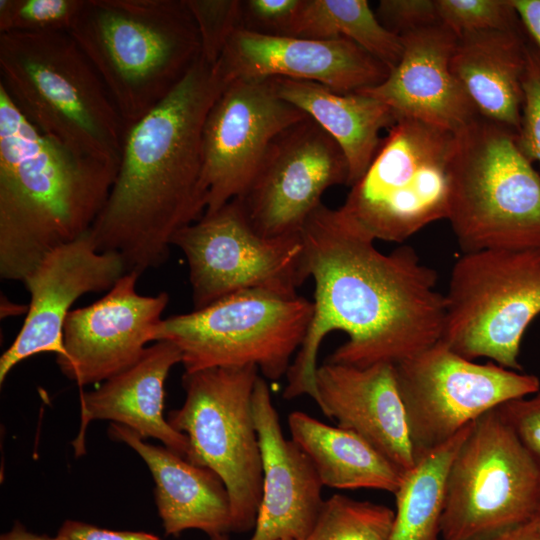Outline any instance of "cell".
Segmentation results:
<instances>
[{
  "label": "cell",
  "mask_w": 540,
  "mask_h": 540,
  "mask_svg": "<svg viewBox=\"0 0 540 540\" xmlns=\"http://www.w3.org/2000/svg\"><path fill=\"white\" fill-rule=\"evenodd\" d=\"M300 233L314 311L286 374V400L308 395L317 403V356L332 331L348 338L325 361L360 368L396 365L441 339L445 296L436 289V271L412 247L383 253L341 208L323 203Z\"/></svg>",
  "instance_id": "6da1fadb"
},
{
  "label": "cell",
  "mask_w": 540,
  "mask_h": 540,
  "mask_svg": "<svg viewBox=\"0 0 540 540\" xmlns=\"http://www.w3.org/2000/svg\"><path fill=\"white\" fill-rule=\"evenodd\" d=\"M227 85L200 55L157 106L126 127L116 179L90 234L98 251L121 255L127 272L161 266L175 234L204 215L202 131Z\"/></svg>",
  "instance_id": "7a4b0ae2"
},
{
  "label": "cell",
  "mask_w": 540,
  "mask_h": 540,
  "mask_svg": "<svg viewBox=\"0 0 540 540\" xmlns=\"http://www.w3.org/2000/svg\"><path fill=\"white\" fill-rule=\"evenodd\" d=\"M118 168L40 132L0 84V276L22 281L54 248L88 232Z\"/></svg>",
  "instance_id": "3957f363"
},
{
  "label": "cell",
  "mask_w": 540,
  "mask_h": 540,
  "mask_svg": "<svg viewBox=\"0 0 540 540\" xmlns=\"http://www.w3.org/2000/svg\"><path fill=\"white\" fill-rule=\"evenodd\" d=\"M69 34L126 127L157 106L201 55L185 0H86Z\"/></svg>",
  "instance_id": "277c9868"
},
{
  "label": "cell",
  "mask_w": 540,
  "mask_h": 540,
  "mask_svg": "<svg viewBox=\"0 0 540 540\" xmlns=\"http://www.w3.org/2000/svg\"><path fill=\"white\" fill-rule=\"evenodd\" d=\"M0 84L43 134L119 168L126 126L69 33L0 34Z\"/></svg>",
  "instance_id": "5b68a950"
},
{
  "label": "cell",
  "mask_w": 540,
  "mask_h": 540,
  "mask_svg": "<svg viewBox=\"0 0 540 540\" xmlns=\"http://www.w3.org/2000/svg\"><path fill=\"white\" fill-rule=\"evenodd\" d=\"M447 220L463 253L540 249V175L517 133L477 117L455 133Z\"/></svg>",
  "instance_id": "8992f818"
},
{
  "label": "cell",
  "mask_w": 540,
  "mask_h": 540,
  "mask_svg": "<svg viewBox=\"0 0 540 540\" xmlns=\"http://www.w3.org/2000/svg\"><path fill=\"white\" fill-rule=\"evenodd\" d=\"M313 311V301L298 294L244 290L163 318L154 342L174 343L185 372L254 365L265 378L278 380L302 345Z\"/></svg>",
  "instance_id": "52a82bcc"
},
{
  "label": "cell",
  "mask_w": 540,
  "mask_h": 540,
  "mask_svg": "<svg viewBox=\"0 0 540 540\" xmlns=\"http://www.w3.org/2000/svg\"><path fill=\"white\" fill-rule=\"evenodd\" d=\"M258 377L254 365L184 372V403L167 415L168 423L188 439L185 458L223 480L232 532L238 533L254 529L262 498V459L252 412Z\"/></svg>",
  "instance_id": "ba28073f"
},
{
  "label": "cell",
  "mask_w": 540,
  "mask_h": 540,
  "mask_svg": "<svg viewBox=\"0 0 540 540\" xmlns=\"http://www.w3.org/2000/svg\"><path fill=\"white\" fill-rule=\"evenodd\" d=\"M455 133L398 118L342 207L375 241L402 243L447 219Z\"/></svg>",
  "instance_id": "9c48e42d"
},
{
  "label": "cell",
  "mask_w": 540,
  "mask_h": 540,
  "mask_svg": "<svg viewBox=\"0 0 540 540\" xmlns=\"http://www.w3.org/2000/svg\"><path fill=\"white\" fill-rule=\"evenodd\" d=\"M441 340L461 356L522 371L523 335L540 314V249H486L455 262Z\"/></svg>",
  "instance_id": "30bf717a"
},
{
  "label": "cell",
  "mask_w": 540,
  "mask_h": 540,
  "mask_svg": "<svg viewBox=\"0 0 540 540\" xmlns=\"http://www.w3.org/2000/svg\"><path fill=\"white\" fill-rule=\"evenodd\" d=\"M442 540H472L528 523L540 503V472L497 408L478 419L446 478Z\"/></svg>",
  "instance_id": "8fae6325"
},
{
  "label": "cell",
  "mask_w": 540,
  "mask_h": 540,
  "mask_svg": "<svg viewBox=\"0 0 540 540\" xmlns=\"http://www.w3.org/2000/svg\"><path fill=\"white\" fill-rule=\"evenodd\" d=\"M394 367L416 461L486 412L540 390L536 375L475 363L441 339Z\"/></svg>",
  "instance_id": "7c38bea8"
},
{
  "label": "cell",
  "mask_w": 540,
  "mask_h": 540,
  "mask_svg": "<svg viewBox=\"0 0 540 540\" xmlns=\"http://www.w3.org/2000/svg\"><path fill=\"white\" fill-rule=\"evenodd\" d=\"M172 246L187 260L194 309L244 290L296 295L308 278L301 233L260 235L238 198L179 230Z\"/></svg>",
  "instance_id": "4fadbf2b"
},
{
  "label": "cell",
  "mask_w": 540,
  "mask_h": 540,
  "mask_svg": "<svg viewBox=\"0 0 540 540\" xmlns=\"http://www.w3.org/2000/svg\"><path fill=\"white\" fill-rule=\"evenodd\" d=\"M349 168L337 142L312 118L279 132L244 194V213L260 235L299 234L330 187L348 185Z\"/></svg>",
  "instance_id": "5bb4252c"
},
{
  "label": "cell",
  "mask_w": 540,
  "mask_h": 540,
  "mask_svg": "<svg viewBox=\"0 0 540 540\" xmlns=\"http://www.w3.org/2000/svg\"><path fill=\"white\" fill-rule=\"evenodd\" d=\"M306 117L276 94L272 78L229 82L210 108L202 131L204 214L242 196L272 139Z\"/></svg>",
  "instance_id": "9a60e30c"
},
{
  "label": "cell",
  "mask_w": 540,
  "mask_h": 540,
  "mask_svg": "<svg viewBox=\"0 0 540 540\" xmlns=\"http://www.w3.org/2000/svg\"><path fill=\"white\" fill-rule=\"evenodd\" d=\"M127 272L96 302L71 310L64 324L61 373L79 387L103 382L135 364L161 322L169 295H140Z\"/></svg>",
  "instance_id": "2e32d148"
},
{
  "label": "cell",
  "mask_w": 540,
  "mask_h": 540,
  "mask_svg": "<svg viewBox=\"0 0 540 540\" xmlns=\"http://www.w3.org/2000/svg\"><path fill=\"white\" fill-rule=\"evenodd\" d=\"M126 273L121 255L98 251L90 230L49 251L23 280L30 303L22 328L0 358V384L27 358L47 352L62 356L64 324L74 302L109 291Z\"/></svg>",
  "instance_id": "e0dca14e"
},
{
  "label": "cell",
  "mask_w": 540,
  "mask_h": 540,
  "mask_svg": "<svg viewBox=\"0 0 540 540\" xmlns=\"http://www.w3.org/2000/svg\"><path fill=\"white\" fill-rule=\"evenodd\" d=\"M215 67L227 83L283 77L311 81L341 93L382 83L390 69L346 38L313 40L268 36L237 29Z\"/></svg>",
  "instance_id": "ac0fdd59"
},
{
  "label": "cell",
  "mask_w": 540,
  "mask_h": 540,
  "mask_svg": "<svg viewBox=\"0 0 540 540\" xmlns=\"http://www.w3.org/2000/svg\"><path fill=\"white\" fill-rule=\"evenodd\" d=\"M252 412L258 434L262 498L249 540H303L323 506V484L307 454L285 438L270 388L258 377Z\"/></svg>",
  "instance_id": "d6986e66"
},
{
  "label": "cell",
  "mask_w": 540,
  "mask_h": 540,
  "mask_svg": "<svg viewBox=\"0 0 540 540\" xmlns=\"http://www.w3.org/2000/svg\"><path fill=\"white\" fill-rule=\"evenodd\" d=\"M400 37L397 66L382 83L358 93L385 103L396 120L412 118L454 133L479 117L451 69L458 37L442 24Z\"/></svg>",
  "instance_id": "ffe728a7"
},
{
  "label": "cell",
  "mask_w": 540,
  "mask_h": 540,
  "mask_svg": "<svg viewBox=\"0 0 540 540\" xmlns=\"http://www.w3.org/2000/svg\"><path fill=\"white\" fill-rule=\"evenodd\" d=\"M317 405L337 426L362 437L402 472L416 464L393 364L360 368L324 361Z\"/></svg>",
  "instance_id": "44dd1931"
},
{
  "label": "cell",
  "mask_w": 540,
  "mask_h": 540,
  "mask_svg": "<svg viewBox=\"0 0 540 540\" xmlns=\"http://www.w3.org/2000/svg\"><path fill=\"white\" fill-rule=\"evenodd\" d=\"M182 363L179 348L167 340L148 346L140 359L92 391L80 393V431L73 442L77 456L85 452V431L93 420H110L128 427L140 438L158 439L185 457L186 435L164 417L165 382L170 370Z\"/></svg>",
  "instance_id": "7402d4cb"
},
{
  "label": "cell",
  "mask_w": 540,
  "mask_h": 540,
  "mask_svg": "<svg viewBox=\"0 0 540 540\" xmlns=\"http://www.w3.org/2000/svg\"><path fill=\"white\" fill-rule=\"evenodd\" d=\"M108 435L133 449L155 482V503L166 535L198 529L209 537L232 532L228 491L213 470L195 465L165 446L145 442L126 426L111 423Z\"/></svg>",
  "instance_id": "603a6c76"
},
{
  "label": "cell",
  "mask_w": 540,
  "mask_h": 540,
  "mask_svg": "<svg viewBox=\"0 0 540 540\" xmlns=\"http://www.w3.org/2000/svg\"><path fill=\"white\" fill-rule=\"evenodd\" d=\"M528 35L521 30H484L457 38L451 69L478 115L517 133L524 103Z\"/></svg>",
  "instance_id": "cb8c5ba5"
},
{
  "label": "cell",
  "mask_w": 540,
  "mask_h": 540,
  "mask_svg": "<svg viewBox=\"0 0 540 540\" xmlns=\"http://www.w3.org/2000/svg\"><path fill=\"white\" fill-rule=\"evenodd\" d=\"M276 94L317 122L340 146L349 168L348 186L366 172L396 117L383 102L362 94H341L316 82L272 77Z\"/></svg>",
  "instance_id": "d4e9b609"
},
{
  "label": "cell",
  "mask_w": 540,
  "mask_h": 540,
  "mask_svg": "<svg viewBox=\"0 0 540 540\" xmlns=\"http://www.w3.org/2000/svg\"><path fill=\"white\" fill-rule=\"evenodd\" d=\"M291 439L307 454L323 484L340 490L392 493L405 473L352 431L327 425L302 411L288 416Z\"/></svg>",
  "instance_id": "484cf974"
},
{
  "label": "cell",
  "mask_w": 540,
  "mask_h": 540,
  "mask_svg": "<svg viewBox=\"0 0 540 540\" xmlns=\"http://www.w3.org/2000/svg\"><path fill=\"white\" fill-rule=\"evenodd\" d=\"M472 423L405 473L394 494L396 510L388 540H439L447 474Z\"/></svg>",
  "instance_id": "4316f807"
},
{
  "label": "cell",
  "mask_w": 540,
  "mask_h": 540,
  "mask_svg": "<svg viewBox=\"0 0 540 540\" xmlns=\"http://www.w3.org/2000/svg\"><path fill=\"white\" fill-rule=\"evenodd\" d=\"M288 37L346 38L390 71L397 66L403 53L401 37L381 24L366 0H301Z\"/></svg>",
  "instance_id": "83f0119b"
},
{
  "label": "cell",
  "mask_w": 540,
  "mask_h": 540,
  "mask_svg": "<svg viewBox=\"0 0 540 540\" xmlns=\"http://www.w3.org/2000/svg\"><path fill=\"white\" fill-rule=\"evenodd\" d=\"M394 517L385 505L335 494L324 500L303 540H388Z\"/></svg>",
  "instance_id": "f1b7e54d"
},
{
  "label": "cell",
  "mask_w": 540,
  "mask_h": 540,
  "mask_svg": "<svg viewBox=\"0 0 540 540\" xmlns=\"http://www.w3.org/2000/svg\"><path fill=\"white\" fill-rule=\"evenodd\" d=\"M86 0H0V34L69 33Z\"/></svg>",
  "instance_id": "f546056e"
},
{
  "label": "cell",
  "mask_w": 540,
  "mask_h": 540,
  "mask_svg": "<svg viewBox=\"0 0 540 540\" xmlns=\"http://www.w3.org/2000/svg\"><path fill=\"white\" fill-rule=\"evenodd\" d=\"M439 21L457 37L484 30L524 29L512 0H436Z\"/></svg>",
  "instance_id": "4dcf8cb0"
},
{
  "label": "cell",
  "mask_w": 540,
  "mask_h": 540,
  "mask_svg": "<svg viewBox=\"0 0 540 540\" xmlns=\"http://www.w3.org/2000/svg\"><path fill=\"white\" fill-rule=\"evenodd\" d=\"M201 42V56L215 65L234 32L240 28V0H185Z\"/></svg>",
  "instance_id": "1f68e13d"
},
{
  "label": "cell",
  "mask_w": 540,
  "mask_h": 540,
  "mask_svg": "<svg viewBox=\"0 0 540 540\" xmlns=\"http://www.w3.org/2000/svg\"><path fill=\"white\" fill-rule=\"evenodd\" d=\"M523 89L524 103L518 140L526 156L540 164V50L529 37Z\"/></svg>",
  "instance_id": "d6a6232c"
},
{
  "label": "cell",
  "mask_w": 540,
  "mask_h": 540,
  "mask_svg": "<svg viewBox=\"0 0 540 540\" xmlns=\"http://www.w3.org/2000/svg\"><path fill=\"white\" fill-rule=\"evenodd\" d=\"M301 0L241 1L240 28L268 36L288 37Z\"/></svg>",
  "instance_id": "836d02e7"
},
{
  "label": "cell",
  "mask_w": 540,
  "mask_h": 540,
  "mask_svg": "<svg viewBox=\"0 0 540 540\" xmlns=\"http://www.w3.org/2000/svg\"><path fill=\"white\" fill-rule=\"evenodd\" d=\"M497 409L540 472V390L507 401Z\"/></svg>",
  "instance_id": "e575fe53"
},
{
  "label": "cell",
  "mask_w": 540,
  "mask_h": 540,
  "mask_svg": "<svg viewBox=\"0 0 540 540\" xmlns=\"http://www.w3.org/2000/svg\"><path fill=\"white\" fill-rule=\"evenodd\" d=\"M376 16L396 35L441 24L436 0H381Z\"/></svg>",
  "instance_id": "d590c367"
},
{
  "label": "cell",
  "mask_w": 540,
  "mask_h": 540,
  "mask_svg": "<svg viewBox=\"0 0 540 540\" xmlns=\"http://www.w3.org/2000/svg\"><path fill=\"white\" fill-rule=\"evenodd\" d=\"M59 540H162L142 531H117L77 520H66L56 535Z\"/></svg>",
  "instance_id": "8d00e7d4"
},
{
  "label": "cell",
  "mask_w": 540,
  "mask_h": 540,
  "mask_svg": "<svg viewBox=\"0 0 540 540\" xmlns=\"http://www.w3.org/2000/svg\"><path fill=\"white\" fill-rule=\"evenodd\" d=\"M529 39L540 50V0H512Z\"/></svg>",
  "instance_id": "74e56055"
},
{
  "label": "cell",
  "mask_w": 540,
  "mask_h": 540,
  "mask_svg": "<svg viewBox=\"0 0 540 540\" xmlns=\"http://www.w3.org/2000/svg\"><path fill=\"white\" fill-rule=\"evenodd\" d=\"M472 540H540V534L528 523Z\"/></svg>",
  "instance_id": "f35d334b"
},
{
  "label": "cell",
  "mask_w": 540,
  "mask_h": 540,
  "mask_svg": "<svg viewBox=\"0 0 540 540\" xmlns=\"http://www.w3.org/2000/svg\"><path fill=\"white\" fill-rule=\"evenodd\" d=\"M0 540H59L57 536L36 534L28 531L21 523L15 522L13 527L2 534Z\"/></svg>",
  "instance_id": "ab89813d"
},
{
  "label": "cell",
  "mask_w": 540,
  "mask_h": 540,
  "mask_svg": "<svg viewBox=\"0 0 540 540\" xmlns=\"http://www.w3.org/2000/svg\"><path fill=\"white\" fill-rule=\"evenodd\" d=\"M528 524H530L532 528L540 534V503Z\"/></svg>",
  "instance_id": "60d3db41"
},
{
  "label": "cell",
  "mask_w": 540,
  "mask_h": 540,
  "mask_svg": "<svg viewBox=\"0 0 540 540\" xmlns=\"http://www.w3.org/2000/svg\"><path fill=\"white\" fill-rule=\"evenodd\" d=\"M208 540H230L227 534L215 535L209 537Z\"/></svg>",
  "instance_id": "b9f144b4"
}]
</instances>
